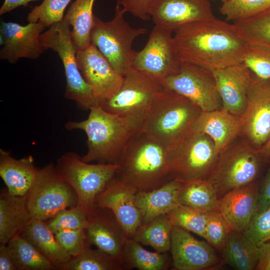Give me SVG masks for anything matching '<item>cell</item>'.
Masks as SVG:
<instances>
[{
	"label": "cell",
	"instance_id": "1",
	"mask_svg": "<svg viewBox=\"0 0 270 270\" xmlns=\"http://www.w3.org/2000/svg\"><path fill=\"white\" fill-rule=\"evenodd\" d=\"M174 32L182 60L212 71L242 62L250 45L234 24L216 18L186 24Z\"/></svg>",
	"mask_w": 270,
	"mask_h": 270
},
{
	"label": "cell",
	"instance_id": "2",
	"mask_svg": "<svg viewBox=\"0 0 270 270\" xmlns=\"http://www.w3.org/2000/svg\"><path fill=\"white\" fill-rule=\"evenodd\" d=\"M116 164L115 177L138 192L158 188L172 180L169 149L144 132L132 135Z\"/></svg>",
	"mask_w": 270,
	"mask_h": 270
},
{
	"label": "cell",
	"instance_id": "3",
	"mask_svg": "<svg viewBox=\"0 0 270 270\" xmlns=\"http://www.w3.org/2000/svg\"><path fill=\"white\" fill-rule=\"evenodd\" d=\"M90 111L86 120L66 123V129L79 130L86 134L88 151L82 156L84 161L116 164L126 144L136 133L124 118L106 111L99 104Z\"/></svg>",
	"mask_w": 270,
	"mask_h": 270
},
{
	"label": "cell",
	"instance_id": "4",
	"mask_svg": "<svg viewBox=\"0 0 270 270\" xmlns=\"http://www.w3.org/2000/svg\"><path fill=\"white\" fill-rule=\"evenodd\" d=\"M202 112L188 98L164 88L148 110L142 132L167 148H173L192 132Z\"/></svg>",
	"mask_w": 270,
	"mask_h": 270
},
{
	"label": "cell",
	"instance_id": "5",
	"mask_svg": "<svg viewBox=\"0 0 270 270\" xmlns=\"http://www.w3.org/2000/svg\"><path fill=\"white\" fill-rule=\"evenodd\" d=\"M264 162L258 150L243 138H237L220 153L207 179L220 198L232 190L256 181Z\"/></svg>",
	"mask_w": 270,
	"mask_h": 270
},
{
	"label": "cell",
	"instance_id": "6",
	"mask_svg": "<svg viewBox=\"0 0 270 270\" xmlns=\"http://www.w3.org/2000/svg\"><path fill=\"white\" fill-rule=\"evenodd\" d=\"M126 10L116 4L113 18L104 22L94 16L91 44L95 46L114 68L124 76L131 71L134 51V40L145 34L147 29L134 28L125 20Z\"/></svg>",
	"mask_w": 270,
	"mask_h": 270
},
{
	"label": "cell",
	"instance_id": "7",
	"mask_svg": "<svg viewBox=\"0 0 270 270\" xmlns=\"http://www.w3.org/2000/svg\"><path fill=\"white\" fill-rule=\"evenodd\" d=\"M55 166L60 175L76 192L78 206L88 216L96 208V196L114 178L118 169L116 164L86 162L72 152L60 157Z\"/></svg>",
	"mask_w": 270,
	"mask_h": 270
},
{
	"label": "cell",
	"instance_id": "8",
	"mask_svg": "<svg viewBox=\"0 0 270 270\" xmlns=\"http://www.w3.org/2000/svg\"><path fill=\"white\" fill-rule=\"evenodd\" d=\"M164 87L147 76L132 70L111 98L99 104L106 111L126 120L135 133L142 132L148 110Z\"/></svg>",
	"mask_w": 270,
	"mask_h": 270
},
{
	"label": "cell",
	"instance_id": "9",
	"mask_svg": "<svg viewBox=\"0 0 270 270\" xmlns=\"http://www.w3.org/2000/svg\"><path fill=\"white\" fill-rule=\"evenodd\" d=\"M40 41L44 50L51 49L56 52L62 62L66 78L65 98L74 102L82 110H90L98 104L78 68L68 23L63 18L54 24L42 34Z\"/></svg>",
	"mask_w": 270,
	"mask_h": 270
},
{
	"label": "cell",
	"instance_id": "10",
	"mask_svg": "<svg viewBox=\"0 0 270 270\" xmlns=\"http://www.w3.org/2000/svg\"><path fill=\"white\" fill-rule=\"evenodd\" d=\"M26 198L32 218L44 221L78 203L76 192L52 163L38 169Z\"/></svg>",
	"mask_w": 270,
	"mask_h": 270
},
{
	"label": "cell",
	"instance_id": "11",
	"mask_svg": "<svg viewBox=\"0 0 270 270\" xmlns=\"http://www.w3.org/2000/svg\"><path fill=\"white\" fill-rule=\"evenodd\" d=\"M169 150L172 179L182 182L207 179L219 155L209 136L192 132Z\"/></svg>",
	"mask_w": 270,
	"mask_h": 270
},
{
	"label": "cell",
	"instance_id": "12",
	"mask_svg": "<svg viewBox=\"0 0 270 270\" xmlns=\"http://www.w3.org/2000/svg\"><path fill=\"white\" fill-rule=\"evenodd\" d=\"M182 64L172 32L155 25L144 47L134 51L132 66L133 70L160 83L177 72Z\"/></svg>",
	"mask_w": 270,
	"mask_h": 270
},
{
	"label": "cell",
	"instance_id": "13",
	"mask_svg": "<svg viewBox=\"0 0 270 270\" xmlns=\"http://www.w3.org/2000/svg\"><path fill=\"white\" fill-rule=\"evenodd\" d=\"M165 88L188 98L202 111L222 109L212 71L190 63L183 62L180 70L160 82Z\"/></svg>",
	"mask_w": 270,
	"mask_h": 270
},
{
	"label": "cell",
	"instance_id": "14",
	"mask_svg": "<svg viewBox=\"0 0 270 270\" xmlns=\"http://www.w3.org/2000/svg\"><path fill=\"white\" fill-rule=\"evenodd\" d=\"M239 136L260 150L270 139V79L252 74L246 109L240 116Z\"/></svg>",
	"mask_w": 270,
	"mask_h": 270
},
{
	"label": "cell",
	"instance_id": "15",
	"mask_svg": "<svg viewBox=\"0 0 270 270\" xmlns=\"http://www.w3.org/2000/svg\"><path fill=\"white\" fill-rule=\"evenodd\" d=\"M76 58L78 68L98 104L111 98L118 92L124 76L114 68L95 46L90 44L76 52Z\"/></svg>",
	"mask_w": 270,
	"mask_h": 270
},
{
	"label": "cell",
	"instance_id": "16",
	"mask_svg": "<svg viewBox=\"0 0 270 270\" xmlns=\"http://www.w3.org/2000/svg\"><path fill=\"white\" fill-rule=\"evenodd\" d=\"M170 251L174 270H208L222 262L210 244L196 238L190 232L176 225L172 230Z\"/></svg>",
	"mask_w": 270,
	"mask_h": 270
},
{
	"label": "cell",
	"instance_id": "17",
	"mask_svg": "<svg viewBox=\"0 0 270 270\" xmlns=\"http://www.w3.org/2000/svg\"><path fill=\"white\" fill-rule=\"evenodd\" d=\"M45 26L40 22L25 26L13 22H2L0 26V58L11 64L20 58L36 59L44 50L40 36Z\"/></svg>",
	"mask_w": 270,
	"mask_h": 270
},
{
	"label": "cell",
	"instance_id": "18",
	"mask_svg": "<svg viewBox=\"0 0 270 270\" xmlns=\"http://www.w3.org/2000/svg\"><path fill=\"white\" fill-rule=\"evenodd\" d=\"M138 191L115 176L96 198L95 206L108 208L114 215L128 238H132L142 225L136 205Z\"/></svg>",
	"mask_w": 270,
	"mask_h": 270
},
{
	"label": "cell",
	"instance_id": "19",
	"mask_svg": "<svg viewBox=\"0 0 270 270\" xmlns=\"http://www.w3.org/2000/svg\"><path fill=\"white\" fill-rule=\"evenodd\" d=\"M210 0H155L150 16L155 25L172 32L186 24L215 18Z\"/></svg>",
	"mask_w": 270,
	"mask_h": 270
},
{
	"label": "cell",
	"instance_id": "20",
	"mask_svg": "<svg viewBox=\"0 0 270 270\" xmlns=\"http://www.w3.org/2000/svg\"><path fill=\"white\" fill-rule=\"evenodd\" d=\"M86 242L121 261L128 238L114 215L108 208L96 207L88 216ZM122 262V261H121Z\"/></svg>",
	"mask_w": 270,
	"mask_h": 270
},
{
	"label": "cell",
	"instance_id": "21",
	"mask_svg": "<svg viewBox=\"0 0 270 270\" xmlns=\"http://www.w3.org/2000/svg\"><path fill=\"white\" fill-rule=\"evenodd\" d=\"M222 110L240 116L247 104L252 73L244 62L212 71Z\"/></svg>",
	"mask_w": 270,
	"mask_h": 270
},
{
	"label": "cell",
	"instance_id": "22",
	"mask_svg": "<svg viewBox=\"0 0 270 270\" xmlns=\"http://www.w3.org/2000/svg\"><path fill=\"white\" fill-rule=\"evenodd\" d=\"M260 188L256 180L220 198L218 212L231 230L243 233L246 230L256 212Z\"/></svg>",
	"mask_w": 270,
	"mask_h": 270
},
{
	"label": "cell",
	"instance_id": "23",
	"mask_svg": "<svg viewBox=\"0 0 270 270\" xmlns=\"http://www.w3.org/2000/svg\"><path fill=\"white\" fill-rule=\"evenodd\" d=\"M240 129V116L221 109L202 111L192 132L209 136L220 154L239 136Z\"/></svg>",
	"mask_w": 270,
	"mask_h": 270
},
{
	"label": "cell",
	"instance_id": "24",
	"mask_svg": "<svg viewBox=\"0 0 270 270\" xmlns=\"http://www.w3.org/2000/svg\"><path fill=\"white\" fill-rule=\"evenodd\" d=\"M38 169L32 156L17 159L12 156L10 151L0 149V176L10 194L26 196Z\"/></svg>",
	"mask_w": 270,
	"mask_h": 270
},
{
	"label": "cell",
	"instance_id": "25",
	"mask_svg": "<svg viewBox=\"0 0 270 270\" xmlns=\"http://www.w3.org/2000/svg\"><path fill=\"white\" fill-rule=\"evenodd\" d=\"M184 182L172 180L162 186L147 192H138L136 205L140 212L142 224L156 217L168 213L178 206Z\"/></svg>",
	"mask_w": 270,
	"mask_h": 270
},
{
	"label": "cell",
	"instance_id": "26",
	"mask_svg": "<svg viewBox=\"0 0 270 270\" xmlns=\"http://www.w3.org/2000/svg\"><path fill=\"white\" fill-rule=\"evenodd\" d=\"M32 218L26 196L10 194L6 188L0 192V244H6L20 232Z\"/></svg>",
	"mask_w": 270,
	"mask_h": 270
},
{
	"label": "cell",
	"instance_id": "27",
	"mask_svg": "<svg viewBox=\"0 0 270 270\" xmlns=\"http://www.w3.org/2000/svg\"><path fill=\"white\" fill-rule=\"evenodd\" d=\"M20 234L46 257L56 270L72 258L58 244L54 234L44 220L32 218Z\"/></svg>",
	"mask_w": 270,
	"mask_h": 270
},
{
	"label": "cell",
	"instance_id": "28",
	"mask_svg": "<svg viewBox=\"0 0 270 270\" xmlns=\"http://www.w3.org/2000/svg\"><path fill=\"white\" fill-rule=\"evenodd\" d=\"M222 261L236 270H256L258 246L243 233L231 230L222 251Z\"/></svg>",
	"mask_w": 270,
	"mask_h": 270
},
{
	"label": "cell",
	"instance_id": "29",
	"mask_svg": "<svg viewBox=\"0 0 270 270\" xmlns=\"http://www.w3.org/2000/svg\"><path fill=\"white\" fill-rule=\"evenodd\" d=\"M96 0H75L64 18L72 26L71 35L76 52L91 44L90 34L94 22L92 10Z\"/></svg>",
	"mask_w": 270,
	"mask_h": 270
},
{
	"label": "cell",
	"instance_id": "30",
	"mask_svg": "<svg viewBox=\"0 0 270 270\" xmlns=\"http://www.w3.org/2000/svg\"><path fill=\"white\" fill-rule=\"evenodd\" d=\"M124 270H166L172 265L167 252H152L134 238H128L121 258Z\"/></svg>",
	"mask_w": 270,
	"mask_h": 270
},
{
	"label": "cell",
	"instance_id": "31",
	"mask_svg": "<svg viewBox=\"0 0 270 270\" xmlns=\"http://www.w3.org/2000/svg\"><path fill=\"white\" fill-rule=\"evenodd\" d=\"M178 200L180 204L201 211H218L220 198L214 186L208 179L184 182Z\"/></svg>",
	"mask_w": 270,
	"mask_h": 270
},
{
	"label": "cell",
	"instance_id": "32",
	"mask_svg": "<svg viewBox=\"0 0 270 270\" xmlns=\"http://www.w3.org/2000/svg\"><path fill=\"white\" fill-rule=\"evenodd\" d=\"M174 226L168 214H162L142 224L132 238L158 252H168L170 248Z\"/></svg>",
	"mask_w": 270,
	"mask_h": 270
},
{
	"label": "cell",
	"instance_id": "33",
	"mask_svg": "<svg viewBox=\"0 0 270 270\" xmlns=\"http://www.w3.org/2000/svg\"><path fill=\"white\" fill-rule=\"evenodd\" d=\"M18 270H52L54 266L20 234L6 244Z\"/></svg>",
	"mask_w": 270,
	"mask_h": 270
},
{
	"label": "cell",
	"instance_id": "34",
	"mask_svg": "<svg viewBox=\"0 0 270 270\" xmlns=\"http://www.w3.org/2000/svg\"><path fill=\"white\" fill-rule=\"evenodd\" d=\"M58 270H123L122 262L98 248L87 245L78 255L72 257Z\"/></svg>",
	"mask_w": 270,
	"mask_h": 270
},
{
	"label": "cell",
	"instance_id": "35",
	"mask_svg": "<svg viewBox=\"0 0 270 270\" xmlns=\"http://www.w3.org/2000/svg\"><path fill=\"white\" fill-rule=\"evenodd\" d=\"M234 24L250 44L270 48V8L253 18Z\"/></svg>",
	"mask_w": 270,
	"mask_h": 270
},
{
	"label": "cell",
	"instance_id": "36",
	"mask_svg": "<svg viewBox=\"0 0 270 270\" xmlns=\"http://www.w3.org/2000/svg\"><path fill=\"white\" fill-rule=\"evenodd\" d=\"M270 8V0H227L220 8L226 20L234 22L253 18Z\"/></svg>",
	"mask_w": 270,
	"mask_h": 270
},
{
	"label": "cell",
	"instance_id": "37",
	"mask_svg": "<svg viewBox=\"0 0 270 270\" xmlns=\"http://www.w3.org/2000/svg\"><path fill=\"white\" fill-rule=\"evenodd\" d=\"M168 214L174 225L204 238L208 212L179 204Z\"/></svg>",
	"mask_w": 270,
	"mask_h": 270
},
{
	"label": "cell",
	"instance_id": "38",
	"mask_svg": "<svg viewBox=\"0 0 270 270\" xmlns=\"http://www.w3.org/2000/svg\"><path fill=\"white\" fill-rule=\"evenodd\" d=\"M72 0H43L28 14V23L40 22L50 27L64 18V10Z\"/></svg>",
	"mask_w": 270,
	"mask_h": 270
},
{
	"label": "cell",
	"instance_id": "39",
	"mask_svg": "<svg viewBox=\"0 0 270 270\" xmlns=\"http://www.w3.org/2000/svg\"><path fill=\"white\" fill-rule=\"evenodd\" d=\"M88 224L87 214L78 205L60 211L47 222L54 234L64 230L86 229Z\"/></svg>",
	"mask_w": 270,
	"mask_h": 270
},
{
	"label": "cell",
	"instance_id": "40",
	"mask_svg": "<svg viewBox=\"0 0 270 270\" xmlns=\"http://www.w3.org/2000/svg\"><path fill=\"white\" fill-rule=\"evenodd\" d=\"M230 230L218 211L208 212L204 238L208 244L222 252Z\"/></svg>",
	"mask_w": 270,
	"mask_h": 270
},
{
	"label": "cell",
	"instance_id": "41",
	"mask_svg": "<svg viewBox=\"0 0 270 270\" xmlns=\"http://www.w3.org/2000/svg\"><path fill=\"white\" fill-rule=\"evenodd\" d=\"M243 62L256 76L270 79V48L250 44Z\"/></svg>",
	"mask_w": 270,
	"mask_h": 270
},
{
	"label": "cell",
	"instance_id": "42",
	"mask_svg": "<svg viewBox=\"0 0 270 270\" xmlns=\"http://www.w3.org/2000/svg\"><path fill=\"white\" fill-rule=\"evenodd\" d=\"M243 234L257 246L270 240V206L256 213Z\"/></svg>",
	"mask_w": 270,
	"mask_h": 270
},
{
	"label": "cell",
	"instance_id": "43",
	"mask_svg": "<svg viewBox=\"0 0 270 270\" xmlns=\"http://www.w3.org/2000/svg\"><path fill=\"white\" fill-rule=\"evenodd\" d=\"M60 246L71 256L80 254L88 244L85 229L64 230L54 233Z\"/></svg>",
	"mask_w": 270,
	"mask_h": 270
},
{
	"label": "cell",
	"instance_id": "44",
	"mask_svg": "<svg viewBox=\"0 0 270 270\" xmlns=\"http://www.w3.org/2000/svg\"><path fill=\"white\" fill-rule=\"evenodd\" d=\"M155 0H116L126 12L143 20L150 19V9Z\"/></svg>",
	"mask_w": 270,
	"mask_h": 270
},
{
	"label": "cell",
	"instance_id": "45",
	"mask_svg": "<svg viewBox=\"0 0 270 270\" xmlns=\"http://www.w3.org/2000/svg\"><path fill=\"white\" fill-rule=\"evenodd\" d=\"M269 163L270 166L262 186L260 188L256 212L270 206V161Z\"/></svg>",
	"mask_w": 270,
	"mask_h": 270
},
{
	"label": "cell",
	"instance_id": "46",
	"mask_svg": "<svg viewBox=\"0 0 270 270\" xmlns=\"http://www.w3.org/2000/svg\"><path fill=\"white\" fill-rule=\"evenodd\" d=\"M258 246V260L256 270H270V240Z\"/></svg>",
	"mask_w": 270,
	"mask_h": 270
},
{
	"label": "cell",
	"instance_id": "47",
	"mask_svg": "<svg viewBox=\"0 0 270 270\" xmlns=\"http://www.w3.org/2000/svg\"><path fill=\"white\" fill-rule=\"evenodd\" d=\"M0 270H18L6 244H0Z\"/></svg>",
	"mask_w": 270,
	"mask_h": 270
},
{
	"label": "cell",
	"instance_id": "48",
	"mask_svg": "<svg viewBox=\"0 0 270 270\" xmlns=\"http://www.w3.org/2000/svg\"><path fill=\"white\" fill-rule=\"evenodd\" d=\"M39 0H4L0 8V15H3L12 10L28 3Z\"/></svg>",
	"mask_w": 270,
	"mask_h": 270
},
{
	"label": "cell",
	"instance_id": "49",
	"mask_svg": "<svg viewBox=\"0 0 270 270\" xmlns=\"http://www.w3.org/2000/svg\"><path fill=\"white\" fill-rule=\"evenodd\" d=\"M259 152L266 162L270 161V139L260 150Z\"/></svg>",
	"mask_w": 270,
	"mask_h": 270
},
{
	"label": "cell",
	"instance_id": "50",
	"mask_svg": "<svg viewBox=\"0 0 270 270\" xmlns=\"http://www.w3.org/2000/svg\"><path fill=\"white\" fill-rule=\"evenodd\" d=\"M221 2H226V0H220Z\"/></svg>",
	"mask_w": 270,
	"mask_h": 270
}]
</instances>
